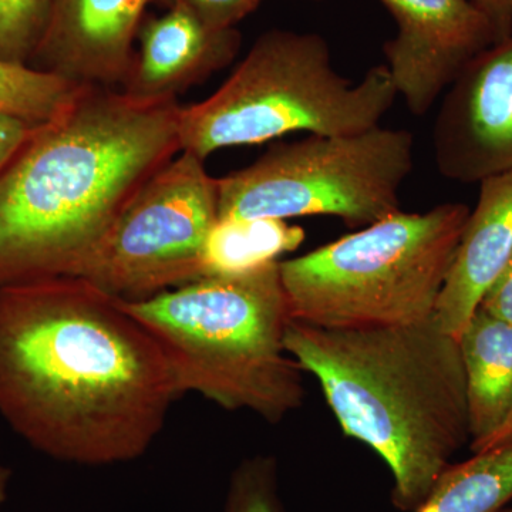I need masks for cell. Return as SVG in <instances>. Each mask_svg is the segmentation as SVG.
I'll return each instance as SVG.
<instances>
[{"instance_id":"6da1fadb","label":"cell","mask_w":512,"mask_h":512,"mask_svg":"<svg viewBox=\"0 0 512 512\" xmlns=\"http://www.w3.org/2000/svg\"><path fill=\"white\" fill-rule=\"evenodd\" d=\"M180 396L163 349L119 298L73 276L0 289V416L45 456L137 460Z\"/></svg>"},{"instance_id":"7a4b0ae2","label":"cell","mask_w":512,"mask_h":512,"mask_svg":"<svg viewBox=\"0 0 512 512\" xmlns=\"http://www.w3.org/2000/svg\"><path fill=\"white\" fill-rule=\"evenodd\" d=\"M178 100L83 86L0 173V289L72 276L181 153Z\"/></svg>"},{"instance_id":"3957f363","label":"cell","mask_w":512,"mask_h":512,"mask_svg":"<svg viewBox=\"0 0 512 512\" xmlns=\"http://www.w3.org/2000/svg\"><path fill=\"white\" fill-rule=\"evenodd\" d=\"M285 349L311 373L340 429L392 471L397 510L416 512L451 458L470 443L458 339L436 319L326 329L289 320Z\"/></svg>"},{"instance_id":"277c9868","label":"cell","mask_w":512,"mask_h":512,"mask_svg":"<svg viewBox=\"0 0 512 512\" xmlns=\"http://www.w3.org/2000/svg\"><path fill=\"white\" fill-rule=\"evenodd\" d=\"M279 262L120 299L163 349L181 396L198 393L272 424L301 407L303 372L285 349L291 316Z\"/></svg>"},{"instance_id":"5b68a950","label":"cell","mask_w":512,"mask_h":512,"mask_svg":"<svg viewBox=\"0 0 512 512\" xmlns=\"http://www.w3.org/2000/svg\"><path fill=\"white\" fill-rule=\"evenodd\" d=\"M397 96L386 66L352 83L336 72L322 36L271 30L217 92L181 106L180 148L205 161L222 148L254 146L293 131L363 133L380 126Z\"/></svg>"},{"instance_id":"8992f818","label":"cell","mask_w":512,"mask_h":512,"mask_svg":"<svg viewBox=\"0 0 512 512\" xmlns=\"http://www.w3.org/2000/svg\"><path fill=\"white\" fill-rule=\"evenodd\" d=\"M468 215L461 202L399 211L279 262L291 320L360 329L433 318Z\"/></svg>"},{"instance_id":"52a82bcc","label":"cell","mask_w":512,"mask_h":512,"mask_svg":"<svg viewBox=\"0 0 512 512\" xmlns=\"http://www.w3.org/2000/svg\"><path fill=\"white\" fill-rule=\"evenodd\" d=\"M413 164L414 138L407 130L311 134L217 178L218 220L326 215L367 227L402 211L400 188Z\"/></svg>"},{"instance_id":"ba28073f","label":"cell","mask_w":512,"mask_h":512,"mask_svg":"<svg viewBox=\"0 0 512 512\" xmlns=\"http://www.w3.org/2000/svg\"><path fill=\"white\" fill-rule=\"evenodd\" d=\"M181 151L131 198L73 278L140 301L202 278L205 239L218 221L217 178Z\"/></svg>"},{"instance_id":"9c48e42d","label":"cell","mask_w":512,"mask_h":512,"mask_svg":"<svg viewBox=\"0 0 512 512\" xmlns=\"http://www.w3.org/2000/svg\"><path fill=\"white\" fill-rule=\"evenodd\" d=\"M431 136L437 168L448 180L480 184L512 170V32L458 73Z\"/></svg>"},{"instance_id":"30bf717a","label":"cell","mask_w":512,"mask_h":512,"mask_svg":"<svg viewBox=\"0 0 512 512\" xmlns=\"http://www.w3.org/2000/svg\"><path fill=\"white\" fill-rule=\"evenodd\" d=\"M397 32L384 45L397 94L414 116L429 113L478 53L500 42L473 0H382Z\"/></svg>"},{"instance_id":"8fae6325","label":"cell","mask_w":512,"mask_h":512,"mask_svg":"<svg viewBox=\"0 0 512 512\" xmlns=\"http://www.w3.org/2000/svg\"><path fill=\"white\" fill-rule=\"evenodd\" d=\"M151 0H52L36 69L80 86L121 89L133 64V42Z\"/></svg>"},{"instance_id":"7c38bea8","label":"cell","mask_w":512,"mask_h":512,"mask_svg":"<svg viewBox=\"0 0 512 512\" xmlns=\"http://www.w3.org/2000/svg\"><path fill=\"white\" fill-rule=\"evenodd\" d=\"M140 52L121 90L144 100H178V94L228 66L241 47L232 29H212L180 3L141 23Z\"/></svg>"},{"instance_id":"4fadbf2b","label":"cell","mask_w":512,"mask_h":512,"mask_svg":"<svg viewBox=\"0 0 512 512\" xmlns=\"http://www.w3.org/2000/svg\"><path fill=\"white\" fill-rule=\"evenodd\" d=\"M512 256V170L485 178L458 242L434 319L458 339Z\"/></svg>"},{"instance_id":"5bb4252c","label":"cell","mask_w":512,"mask_h":512,"mask_svg":"<svg viewBox=\"0 0 512 512\" xmlns=\"http://www.w3.org/2000/svg\"><path fill=\"white\" fill-rule=\"evenodd\" d=\"M458 345L466 375L470 447L478 453L512 416V323L478 306Z\"/></svg>"},{"instance_id":"9a60e30c","label":"cell","mask_w":512,"mask_h":512,"mask_svg":"<svg viewBox=\"0 0 512 512\" xmlns=\"http://www.w3.org/2000/svg\"><path fill=\"white\" fill-rule=\"evenodd\" d=\"M305 241V231L285 220H218L202 249V278L238 276L278 262Z\"/></svg>"},{"instance_id":"2e32d148","label":"cell","mask_w":512,"mask_h":512,"mask_svg":"<svg viewBox=\"0 0 512 512\" xmlns=\"http://www.w3.org/2000/svg\"><path fill=\"white\" fill-rule=\"evenodd\" d=\"M512 500V441L450 464L416 512H503Z\"/></svg>"},{"instance_id":"e0dca14e","label":"cell","mask_w":512,"mask_h":512,"mask_svg":"<svg viewBox=\"0 0 512 512\" xmlns=\"http://www.w3.org/2000/svg\"><path fill=\"white\" fill-rule=\"evenodd\" d=\"M83 86L29 64L0 60V110L42 126L62 113Z\"/></svg>"},{"instance_id":"ac0fdd59","label":"cell","mask_w":512,"mask_h":512,"mask_svg":"<svg viewBox=\"0 0 512 512\" xmlns=\"http://www.w3.org/2000/svg\"><path fill=\"white\" fill-rule=\"evenodd\" d=\"M52 0H0V60L28 64L49 22Z\"/></svg>"},{"instance_id":"d6986e66","label":"cell","mask_w":512,"mask_h":512,"mask_svg":"<svg viewBox=\"0 0 512 512\" xmlns=\"http://www.w3.org/2000/svg\"><path fill=\"white\" fill-rule=\"evenodd\" d=\"M225 512H285L274 457L247 458L235 468L229 480Z\"/></svg>"},{"instance_id":"ffe728a7","label":"cell","mask_w":512,"mask_h":512,"mask_svg":"<svg viewBox=\"0 0 512 512\" xmlns=\"http://www.w3.org/2000/svg\"><path fill=\"white\" fill-rule=\"evenodd\" d=\"M165 5L180 3L192 10L212 29H232L254 12L262 0H163Z\"/></svg>"},{"instance_id":"44dd1931","label":"cell","mask_w":512,"mask_h":512,"mask_svg":"<svg viewBox=\"0 0 512 512\" xmlns=\"http://www.w3.org/2000/svg\"><path fill=\"white\" fill-rule=\"evenodd\" d=\"M37 127L15 114L0 110V173L25 146Z\"/></svg>"},{"instance_id":"7402d4cb","label":"cell","mask_w":512,"mask_h":512,"mask_svg":"<svg viewBox=\"0 0 512 512\" xmlns=\"http://www.w3.org/2000/svg\"><path fill=\"white\" fill-rule=\"evenodd\" d=\"M481 308L512 323V256L497 281L485 293Z\"/></svg>"},{"instance_id":"603a6c76","label":"cell","mask_w":512,"mask_h":512,"mask_svg":"<svg viewBox=\"0 0 512 512\" xmlns=\"http://www.w3.org/2000/svg\"><path fill=\"white\" fill-rule=\"evenodd\" d=\"M483 10L497 30L498 39L503 40L512 32V0H473Z\"/></svg>"},{"instance_id":"cb8c5ba5","label":"cell","mask_w":512,"mask_h":512,"mask_svg":"<svg viewBox=\"0 0 512 512\" xmlns=\"http://www.w3.org/2000/svg\"><path fill=\"white\" fill-rule=\"evenodd\" d=\"M10 481H12V470L3 461L2 454H0V512L8 501Z\"/></svg>"},{"instance_id":"d4e9b609","label":"cell","mask_w":512,"mask_h":512,"mask_svg":"<svg viewBox=\"0 0 512 512\" xmlns=\"http://www.w3.org/2000/svg\"><path fill=\"white\" fill-rule=\"evenodd\" d=\"M508 441H512V416L508 419L507 423L501 427V430L498 431L497 434L485 444L483 450H488V448H493L495 446H501V444L508 443ZM480 453V451H478Z\"/></svg>"},{"instance_id":"484cf974","label":"cell","mask_w":512,"mask_h":512,"mask_svg":"<svg viewBox=\"0 0 512 512\" xmlns=\"http://www.w3.org/2000/svg\"><path fill=\"white\" fill-rule=\"evenodd\" d=\"M503 512H512V508H510V510H504Z\"/></svg>"}]
</instances>
